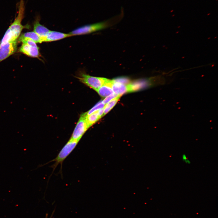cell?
Returning <instances> with one entry per match:
<instances>
[{
	"instance_id": "obj_9",
	"label": "cell",
	"mask_w": 218,
	"mask_h": 218,
	"mask_svg": "<svg viewBox=\"0 0 218 218\" xmlns=\"http://www.w3.org/2000/svg\"><path fill=\"white\" fill-rule=\"evenodd\" d=\"M113 80L107 79L104 84L97 91L102 97H106L114 93L112 89Z\"/></svg>"
},
{
	"instance_id": "obj_7",
	"label": "cell",
	"mask_w": 218,
	"mask_h": 218,
	"mask_svg": "<svg viewBox=\"0 0 218 218\" xmlns=\"http://www.w3.org/2000/svg\"><path fill=\"white\" fill-rule=\"evenodd\" d=\"M18 52L32 57H37L39 55V48L22 43L19 48Z\"/></svg>"
},
{
	"instance_id": "obj_4",
	"label": "cell",
	"mask_w": 218,
	"mask_h": 218,
	"mask_svg": "<svg viewBox=\"0 0 218 218\" xmlns=\"http://www.w3.org/2000/svg\"><path fill=\"white\" fill-rule=\"evenodd\" d=\"M78 78L81 82L96 91L107 79L103 78L92 76L85 74H82L80 77Z\"/></svg>"
},
{
	"instance_id": "obj_18",
	"label": "cell",
	"mask_w": 218,
	"mask_h": 218,
	"mask_svg": "<svg viewBox=\"0 0 218 218\" xmlns=\"http://www.w3.org/2000/svg\"><path fill=\"white\" fill-rule=\"evenodd\" d=\"M104 107L98 110V114L99 117L101 118L103 116L104 112Z\"/></svg>"
},
{
	"instance_id": "obj_3",
	"label": "cell",
	"mask_w": 218,
	"mask_h": 218,
	"mask_svg": "<svg viewBox=\"0 0 218 218\" xmlns=\"http://www.w3.org/2000/svg\"><path fill=\"white\" fill-rule=\"evenodd\" d=\"M79 141L70 139L62 148L56 157L46 164L51 162H54V163L51 166L53 169V172L59 164H61V170H62L63 162L75 149Z\"/></svg>"
},
{
	"instance_id": "obj_8",
	"label": "cell",
	"mask_w": 218,
	"mask_h": 218,
	"mask_svg": "<svg viewBox=\"0 0 218 218\" xmlns=\"http://www.w3.org/2000/svg\"><path fill=\"white\" fill-rule=\"evenodd\" d=\"M50 31L48 29L40 23L39 17H37L34 23V31L40 38L42 42H43Z\"/></svg>"
},
{
	"instance_id": "obj_23",
	"label": "cell",
	"mask_w": 218,
	"mask_h": 218,
	"mask_svg": "<svg viewBox=\"0 0 218 218\" xmlns=\"http://www.w3.org/2000/svg\"><path fill=\"white\" fill-rule=\"evenodd\" d=\"M174 15H173V16H174Z\"/></svg>"
},
{
	"instance_id": "obj_12",
	"label": "cell",
	"mask_w": 218,
	"mask_h": 218,
	"mask_svg": "<svg viewBox=\"0 0 218 218\" xmlns=\"http://www.w3.org/2000/svg\"><path fill=\"white\" fill-rule=\"evenodd\" d=\"M98 110L96 111L89 115H86V120L89 127L101 118L99 115Z\"/></svg>"
},
{
	"instance_id": "obj_20",
	"label": "cell",
	"mask_w": 218,
	"mask_h": 218,
	"mask_svg": "<svg viewBox=\"0 0 218 218\" xmlns=\"http://www.w3.org/2000/svg\"><path fill=\"white\" fill-rule=\"evenodd\" d=\"M185 162L187 164H189L190 163V160L188 159L185 161Z\"/></svg>"
},
{
	"instance_id": "obj_14",
	"label": "cell",
	"mask_w": 218,
	"mask_h": 218,
	"mask_svg": "<svg viewBox=\"0 0 218 218\" xmlns=\"http://www.w3.org/2000/svg\"><path fill=\"white\" fill-rule=\"evenodd\" d=\"M121 96H118L106 104L104 108L103 116L109 112L116 104Z\"/></svg>"
},
{
	"instance_id": "obj_2",
	"label": "cell",
	"mask_w": 218,
	"mask_h": 218,
	"mask_svg": "<svg viewBox=\"0 0 218 218\" xmlns=\"http://www.w3.org/2000/svg\"><path fill=\"white\" fill-rule=\"evenodd\" d=\"M124 15V11L121 10L120 14L113 19L107 21L87 25L76 29L69 34L72 36L88 34L106 28L114 21L121 19Z\"/></svg>"
},
{
	"instance_id": "obj_19",
	"label": "cell",
	"mask_w": 218,
	"mask_h": 218,
	"mask_svg": "<svg viewBox=\"0 0 218 218\" xmlns=\"http://www.w3.org/2000/svg\"><path fill=\"white\" fill-rule=\"evenodd\" d=\"M182 159L184 162L187 159V156L185 154H183L182 156Z\"/></svg>"
},
{
	"instance_id": "obj_15",
	"label": "cell",
	"mask_w": 218,
	"mask_h": 218,
	"mask_svg": "<svg viewBox=\"0 0 218 218\" xmlns=\"http://www.w3.org/2000/svg\"><path fill=\"white\" fill-rule=\"evenodd\" d=\"M105 105L102 103V101H100L96 104L88 112L86 113V115H88L93 112L98 110L104 107Z\"/></svg>"
},
{
	"instance_id": "obj_1",
	"label": "cell",
	"mask_w": 218,
	"mask_h": 218,
	"mask_svg": "<svg viewBox=\"0 0 218 218\" xmlns=\"http://www.w3.org/2000/svg\"><path fill=\"white\" fill-rule=\"evenodd\" d=\"M18 5V15L0 41V46H2L8 43L17 41L22 30L29 27L28 25H23L21 24L22 21L24 18L25 13V6L24 0H20Z\"/></svg>"
},
{
	"instance_id": "obj_13",
	"label": "cell",
	"mask_w": 218,
	"mask_h": 218,
	"mask_svg": "<svg viewBox=\"0 0 218 218\" xmlns=\"http://www.w3.org/2000/svg\"><path fill=\"white\" fill-rule=\"evenodd\" d=\"M21 38H26L30 39L36 43L42 42V40L39 36L34 31L27 32L21 34L20 37Z\"/></svg>"
},
{
	"instance_id": "obj_24",
	"label": "cell",
	"mask_w": 218,
	"mask_h": 218,
	"mask_svg": "<svg viewBox=\"0 0 218 218\" xmlns=\"http://www.w3.org/2000/svg\"><path fill=\"white\" fill-rule=\"evenodd\" d=\"M216 0L217 1V0Z\"/></svg>"
},
{
	"instance_id": "obj_21",
	"label": "cell",
	"mask_w": 218,
	"mask_h": 218,
	"mask_svg": "<svg viewBox=\"0 0 218 218\" xmlns=\"http://www.w3.org/2000/svg\"><path fill=\"white\" fill-rule=\"evenodd\" d=\"M173 11V10H171L170 11V12H172Z\"/></svg>"
},
{
	"instance_id": "obj_16",
	"label": "cell",
	"mask_w": 218,
	"mask_h": 218,
	"mask_svg": "<svg viewBox=\"0 0 218 218\" xmlns=\"http://www.w3.org/2000/svg\"><path fill=\"white\" fill-rule=\"evenodd\" d=\"M118 95L113 93L106 97L103 101L102 103L105 105L117 96Z\"/></svg>"
},
{
	"instance_id": "obj_11",
	"label": "cell",
	"mask_w": 218,
	"mask_h": 218,
	"mask_svg": "<svg viewBox=\"0 0 218 218\" xmlns=\"http://www.w3.org/2000/svg\"><path fill=\"white\" fill-rule=\"evenodd\" d=\"M127 85L113 80L112 87L114 93L118 96H121L127 92Z\"/></svg>"
},
{
	"instance_id": "obj_5",
	"label": "cell",
	"mask_w": 218,
	"mask_h": 218,
	"mask_svg": "<svg viewBox=\"0 0 218 218\" xmlns=\"http://www.w3.org/2000/svg\"><path fill=\"white\" fill-rule=\"evenodd\" d=\"M86 113L81 114L70 139L79 141L89 128L86 120Z\"/></svg>"
},
{
	"instance_id": "obj_10",
	"label": "cell",
	"mask_w": 218,
	"mask_h": 218,
	"mask_svg": "<svg viewBox=\"0 0 218 218\" xmlns=\"http://www.w3.org/2000/svg\"><path fill=\"white\" fill-rule=\"evenodd\" d=\"M72 36L69 34L50 31L44 39L43 42L55 41Z\"/></svg>"
},
{
	"instance_id": "obj_6",
	"label": "cell",
	"mask_w": 218,
	"mask_h": 218,
	"mask_svg": "<svg viewBox=\"0 0 218 218\" xmlns=\"http://www.w3.org/2000/svg\"><path fill=\"white\" fill-rule=\"evenodd\" d=\"M17 41L8 43L0 47V62L14 54L17 50Z\"/></svg>"
},
{
	"instance_id": "obj_22",
	"label": "cell",
	"mask_w": 218,
	"mask_h": 218,
	"mask_svg": "<svg viewBox=\"0 0 218 218\" xmlns=\"http://www.w3.org/2000/svg\"><path fill=\"white\" fill-rule=\"evenodd\" d=\"M210 14V13H209L207 14V15H209Z\"/></svg>"
},
{
	"instance_id": "obj_17",
	"label": "cell",
	"mask_w": 218,
	"mask_h": 218,
	"mask_svg": "<svg viewBox=\"0 0 218 218\" xmlns=\"http://www.w3.org/2000/svg\"><path fill=\"white\" fill-rule=\"evenodd\" d=\"M115 81L120 83L125 84H127L129 81L128 79L125 78H118L114 80Z\"/></svg>"
}]
</instances>
